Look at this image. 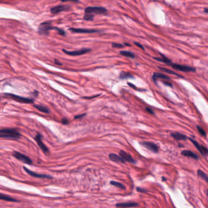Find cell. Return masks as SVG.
<instances>
[{
  "instance_id": "8992f818",
  "label": "cell",
  "mask_w": 208,
  "mask_h": 208,
  "mask_svg": "<svg viewBox=\"0 0 208 208\" xmlns=\"http://www.w3.org/2000/svg\"><path fill=\"white\" fill-rule=\"evenodd\" d=\"M12 156L17 159L23 162V163L28 164V165H31V164L32 163V161L30 158H29L26 155L22 154V153H21L20 152L15 151H14L12 153Z\"/></svg>"
},
{
  "instance_id": "d4e9b609",
  "label": "cell",
  "mask_w": 208,
  "mask_h": 208,
  "mask_svg": "<svg viewBox=\"0 0 208 208\" xmlns=\"http://www.w3.org/2000/svg\"><path fill=\"white\" fill-rule=\"evenodd\" d=\"M158 68H159L161 71H162V72H165V73H169V74H170L176 75V76H178V77H180V78H184L182 76H181V75L178 74L177 73L174 72H173V71H172V70H170V69H166V68H163V67H159Z\"/></svg>"
},
{
  "instance_id": "e0dca14e",
  "label": "cell",
  "mask_w": 208,
  "mask_h": 208,
  "mask_svg": "<svg viewBox=\"0 0 208 208\" xmlns=\"http://www.w3.org/2000/svg\"><path fill=\"white\" fill-rule=\"evenodd\" d=\"M181 155L184 156H186V157H189V158H192L194 159L198 160L199 159V156H197L195 153L192 152V151L190 150H183L181 152Z\"/></svg>"
},
{
  "instance_id": "d6986e66",
  "label": "cell",
  "mask_w": 208,
  "mask_h": 208,
  "mask_svg": "<svg viewBox=\"0 0 208 208\" xmlns=\"http://www.w3.org/2000/svg\"><path fill=\"white\" fill-rule=\"evenodd\" d=\"M160 55H161V58H157V57H155L154 58V59L158 61H159V62H163V63H165L167 65H170L172 63L171 60L169 59L168 58H167L166 56H164L163 54L160 53Z\"/></svg>"
},
{
  "instance_id": "60d3db41",
  "label": "cell",
  "mask_w": 208,
  "mask_h": 208,
  "mask_svg": "<svg viewBox=\"0 0 208 208\" xmlns=\"http://www.w3.org/2000/svg\"><path fill=\"white\" fill-rule=\"evenodd\" d=\"M54 62H55V63L56 64H57V65H62V63L59 61H58L57 59H55V60H54Z\"/></svg>"
},
{
  "instance_id": "8d00e7d4",
  "label": "cell",
  "mask_w": 208,
  "mask_h": 208,
  "mask_svg": "<svg viewBox=\"0 0 208 208\" xmlns=\"http://www.w3.org/2000/svg\"><path fill=\"white\" fill-rule=\"evenodd\" d=\"M162 83H163V84H165V85H167V86H170V87H172V86H173L172 84L170 82H169V81H162Z\"/></svg>"
},
{
  "instance_id": "836d02e7",
  "label": "cell",
  "mask_w": 208,
  "mask_h": 208,
  "mask_svg": "<svg viewBox=\"0 0 208 208\" xmlns=\"http://www.w3.org/2000/svg\"><path fill=\"white\" fill-rule=\"evenodd\" d=\"M62 123L63 124V125H68L69 123V120L66 118H62Z\"/></svg>"
},
{
  "instance_id": "44dd1931",
  "label": "cell",
  "mask_w": 208,
  "mask_h": 208,
  "mask_svg": "<svg viewBox=\"0 0 208 208\" xmlns=\"http://www.w3.org/2000/svg\"><path fill=\"white\" fill-rule=\"evenodd\" d=\"M0 200L7 201H11V202H18V200L12 198V197L7 195H4L3 193H0Z\"/></svg>"
},
{
  "instance_id": "9c48e42d",
  "label": "cell",
  "mask_w": 208,
  "mask_h": 208,
  "mask_svg": "<svg viewBox=\"0 0 208 208\" xmlns=\"http://www.w3.org/2000/svg\"><path fill=\"white\" fill-rule=\"evenodd\" d=\"M42 136L40 134L38 133L36 136L35 137V140L36 142L37 143L38 145L39 146V147L40 148V149L43 151V152L45 153V154L46 155H48L49 153H50V151H49V149L45 145V144L43 143L42 140Z\"/></svg>"
},
{
  "instance_id": "7402d4cb",
  "label": "cell",
  "mask_w": 208,
  "mask_h": 208,
  "mask_svg": "<svg viewBox=\"0 0 208 208\" xmlns=\"http://www.w3.org/2000/svg\"><path fill=\"white\" fill-rule=\"evenodd\" d=\"M119 78L121 79V80H126L128 78H134V76H133L132 74H131L130 73L122 72L119 75Z\"/></svg>"
},
{
  "instance_id": "d590c367",
  "label": "cell",
  "mask_w": 208,
  "mask_h": 208,
  "mask_svg": "<svg viewBox=\"0 0 208 208\" xmlns=\"http://www.w3.org/2000/svg\"><path fill=\"white\" fill-rule=\"evenodd\" d=\"M145 109H146V111H147L148 113H150V114H152V115H155V112H153V111H152V109H150V108H149V107H146Z\"/></svg>"
},
{
  "instance_id": "b9f144b4",
  "label": "cell",
  "mask_w": 208,
  "mask_h": 208,
  "mask_svg": "<svg viewBox=\"0 0 208 208\" xmlns=\"http://www.w3.org/2000/svg\"><path fill=\"white\" fill-rule=\"evenodd\" d=\"M204 12L205 13H206V14L208 12V9H207V8H205V9H204Z\"/></svg>"
},
{
  "instance_id": "4dcf8cb0",
  "label": "cell",
  "mask_w": 208,
  "mask_h": 208,
  "mask_svg": "<svg viewBox=\"0 0 208 208\" xmlns=\"http://www.w3.org/2000/svg\"><path fill=\"white\" fill-rule=\"evenodd\" d=\"M56 29H57V31L58 32V33L61 35V36H65V32L63 30V29H59V28H55Z\"/></svg>"
},
{
  "instance_id": "ac0fdd59",
  "label": "cell",
  "mask_w": 208,
  "mask_h": 208,
  "mask_svg": "<svg viewBox=\"0 0 208 208\" xmlns=\"http://www.w3.org/2000/svg\"><path fill=\"white\" fill-rule=\"evenodd\" d=\"M139 204L137 203L134 202H128V203H117L116 204V207H137Z\"/></svg>"
},
{
  "instance_id": "30bf717a",
  "label": "cell",
  "mask_w": 208,
  "mask_h": 208,
  "mask_svg": "<svg viewBox=\"0 0 208 208\" xmlns=\"http://www.w3.org/2000/svg\"><path fill=\"white\" fill-rule=\"evenodd\" d=\"M140 144L143 147H144L145 148H146L147 149H148L153 152H154V153H158L159 151L158 146L156 144L153 143V142H140Z\"/></svg>"
},
{
  "instance_id": "ab89813d",
  "label": "cell",
  "mask_w": 208,
  "mask_h": 208,
  "mask_svg": "<svg viewBox=\"0 0 208 208\" xmlns=\"http://www.w3.org/2000/svg\"><path fill=\"white\" fill-rule=\"evenodd\" d=\"M128 84L129 85V86H131V87H133V88H134V89H137L136 88V87L134 85H133V84H131V83H129V82H128Z\"/></svg>"
},
{
  "instance_id": "7c38bea8",
  "label": "cell",
  "mask_w": 208,
  "mask_h": 208,
  "mask_svg": "<svg viewBox=\"0 0 208 208\" xmlns=\"http://www.w3.org/2000/svg\"><path fill=\"white\" fill-rule=\"evenodd\" d=\"M24 170H25V172H26L27 173H28L30 176L34 177V178H51L52 177L50 175L48 174H39L37 173H36L34 172H32L31 170H30L29 169H28L26 167H23Z\"/></svg>"
},
{
  "instance_id": "ee69618b",
  "label": "cell",
  "mask_w": 208,
  "mask_h": 208,
  "mask_svg": "<svg viewBox=\"0 0 208 208\" xmlns=\"http://www.w3.org/2000/svg\"><path fill=\"white\" fill-rule=\"evenodd\" d=\"M181 145V144H179V145H178V146H179V147H184V146H183V145Z\"/></svg>"
},
{
  "instance_id": "5b68a950",
  "label": "cell",
  "mask_w": 208,
  "mask_h": 208,
  "mask_svg": "<svg viewBox=\"0 0 208 208\" xmlns=\"http://www.w3.org/2000/svg\"><path fill=\"white\" fill-rule=\"evenodd\" d=\"M170 65L173 69L182 72H195L196 71L195 68L190 66H188V65H184L173 63H172Z\"/></svg>"
},
{
  "instance_id": "5bb4252c",
  "label": "cell",
  "mask_w": 208,
  "mask_h": 208,
  "mask_svg": "<svg viewBox=\"0 0 208 208\" xmlns=\"http://www.w3.org/2000/svg\"><path fill=\"white\" fill-rule=\"evenodd\" d=\"M152 78L153 81H154L155 83H156V81L158 79H162V80H167V81H170V78L168 76H167L166 74H164L161 73H154L153 74Z\"/></svg>"
},
{
  "instance_id": "484cf974",
  "label": "cell",
  "mask_w": 208,
  "mask_h": 208,
  "mask_svg": "<svg viewBox=\"0 0 208 208\" xmlns=\"http://www.w3.org/2000/svg\"><path fill=\"white\" fill-rule=\"evenodd\" d=\"M110 184L114 186H115V187H117L119 189H125L126 188H125V186L122 184V183H120V182H117V181H111L110 182Z\"/></svg>"
},
{
  "instance_id": "52a82bcc",
  "label": "cell",
  "mask_w": 208,
  "mask_h": 208,
  "mask_svg": "<svg viewBox=\"0 0 208 208\" xmlns=\"http://www.w3.org/2000/svg\"><path fill=\"white\" fill-rule=\"evenodd\" d=\"M92 51V50L90 48H83L81 50H76V51H67L65 50H62V51L63 53H65L66 54H68V55L70 56H81V55H83V54L89 53Z\"/></svg>"
},
{
  "instance_id": "603a6c76",
  "label": "cell",
  "mask_w": 208,
  "mask_h": 208,
  "mask_svg": "<svg viewBox=\"0 0 208 208\" xmlns=\"http://www.w3.org/2000/svg\"><path fill=\"white\" fill-rule=\"evenodd\" d=\"M34 106L40 112H44L46 114H49L50 112V110L46 106H42V105H38V104H34Z\"/></svg>"
},
{
  "instance_id": "3957f363",
  "label": "cell",
  "mask_w": 208,
  "mask_h": 208,
  "mask_svg": "<svg viewBox=\"0 0 208 208\" xmlns=\"http://www.w3.org/2000/svg\"><path fill=\"white\" fill-rule=\"evenodd\" d=\"M4 95L6 97H9L12 98V100L20 102V103H28V104H30V103H34V100L32 99V98H26V97H23V96H20L13 93H4Z\"/></svg>"
},
{
  "instance_id": "74e56055",
  "label": "cell",
  "mask_w": 208,
  "mask_h": 208,
  "mask_svg": "<svg viewBox=\"0 0 208 208\" xmlns=\"http://www.w3.org/2000/svg\"><path fill=\"white\" fill-rule=\"evenodd\" d=\"M62 2H67V1H72V2H75L78 3L79 2V0H60Z\"/></svg>"
},
{
  "instance_id": "83f0119b",
  "label": "cell",
  "mask_w": 208,
  "mask_h": 208,
  "mask_svg": "<svg viewBox=\"0 0 208 208\" xmlns=\"http://www.w3.org/2000/svg\"><path fill=\"white\" fill-rule=\"evenodd\" d=\"M94 15L89 14H84V19L86 21H92L94 18Z\"/></svg>"
},
{
  "instance_id": "cb8c5ba5",
  "label": "cell",
  "mask_w": 208,
  "mask_h": 208,
  "mask_svg": "<svg viewBox=\"0 0 208 208\" xmlns=\"http://www.w3.org/2000/svg\"><path fill=\"white\" fill-rule=\"evenodd\" d=\"M120 54H121L122 56L127 57V58H132L134 59L135 58V54L131 52V51H120Z\"/></svg>"
},
{
  "instance_id": "f35d334b",
  "label": "cell",
  "mask_w": 208,
  "mask_h": 208,
  "mask_svg": "<svg viewBox=\"0 0 208 208\" xmlns=\"http://www.w3.org/2000/svg\"><path fill=\"white\" fill-rule=\"evenodd\" d=\"M99 95H94L93 96H90V97L84 96V97H82V98H84V99H88V100H89V99H92V98H93L97 97V96H99Z\"/></svg>"
},
{
  "instance_id": "4316f807",
  "label": "cell",
  "mask_w": 208,
  "mask_h": 208,
  "mask_svg": "<svg viewBox=\"0 0 208 208\" xmlns=\"http://www.w3.org/2000/svg\"><path fill=\"white\" fill-rule=\"evenodd\" d=\"M197 174H198V176L200 177V178H201L202 179H203L204 180H205L206 182L208 181V177L207 175L202 170H199L197 171Z\"/></svg>"
},
{
  "instance_id": "277c9868",
  "label": "cell",
  "mask_w": 208,
  "mask_h": 208,
  "mask_svg": "<svg viewBox=\"0 0 208 208\" xmlns=\"http://www.w3.org/2000/svg\"><path fill=\"white\" fill-rule=\"evenodd\" d=\"M54 29L52 27L51 21H46V22L41 23L38 28L39 33L41 35H48L50 30Z\"/></svg>"
},
{
  "instance_id": "ba28073f",
  "label": "cell",
  "mask_w": 208,
  "mask_h": 208,
  "mask_svg": "<svg viewBox=\"0 0 208 208\" xmlns=\"http://www.w3.org/2000/svg\"><path fill=\"white\" fill-rule=\"evenodd\" d=\"M70 30L75 33H82V34H92V33H98V32H102L100 30L93 29H85V28H70Z\"/></svg>"
},
{
  "instance_id": "1f68e13d",
  "label": "cell",
  "mask_w": 208,
  "mask_h": 208,
  "mask_svg": "<svg viewBox=\"0 0 208 208\" xmlns=\"http://www.w3.org/2000/svg\"><path fill=\"white\" fill-rule=\"evenodd\" d=\"M134 44H135L137 47H138L139 48H140L141 49H142L143 50H145L144 47H143V45H142L141 44V43H139V42H134Z\"/></svg>"
},
{
  "instance_id": "e575fe53",
  "label": "cell",
  "mask_w": 208,
  "mask_h": 208,
  "mask_svg": "<svg viewBox=\"0 0 208 208\" xmlns=\"http://www.w3.org/2000/svg\"><path fill=\"white\" fill-rule=\"evenodd\" d=\"M86 115V114H81V115H76L74 117V119H80L84 117H85Z\"/></svg>"
},
{
  "instance_id": "d6a6232c",
  "label": "cell",
  "mask_w": 208,
  "mask_h": 208,
  "mask_svg": "<svg viewBox=\"0 0 208 208\" xmlns=\"http://www.w3.org/2000/svg\"><path fill=\"white\" fill-rule=\"evenodd\" d=\"M137 191L139 192H141V193H146V192H148L146 189H143V188H137Z\"/></svg>"
},
{
  "instance_id": "ffe728a7",
  "label": "cell",
  "mask_w": 208,
  "mask_h": 208,
  "mask_svg": "<svg viewBox=\"0 0 208 208\" xmlns=\"http://www.w3.org/2000/svg\"><path fill=\"white\" fill-rule=\"evenodd\" d=\"M171 136L176 140H186L188 137L184 134L179 133H171Z\"/></svg>"
},
{
  "instance_id": "9a60e30c",
  "label": "cell",
  "mask_w": 208,
  "mask_h": 208,
  "mask_svg": "<svg viewBox=\"0 0 208 208\" xmlns=\"http://www.w3.org/2000/svg\"><path fill=\"white\" fill-rule=\"evenodd\" d=\"M119 155L121 156L125 161H127L128 162L132 163H136L135 160L132 158L130 155L128 154V153L123 150H120L119 152Z\"/></svg>"
},
{
  "instance_id": "f1b7e54d",
  "label": "cell",
  "mask_w": 208,
  "mask_h": 208,
  "mask_svg": "<svg viewBox=\"0 0 208 208\" xmlns=\"http://www.w3.org/2000/svg\"><path fill=\"white\" fill-rule=\"evenodd\" d=\"M196 128H197V129H198V131L199 132V133L201 136H203L204 137H206V133L205 132V131L202 128H201L199 126H196Z\"/></svg>"
},
{
  "instance_id": "2e32d148",
  "label": "cell",
  "mask_w": 208,
  "mask_h": 208,
  "mask_svg": "<svg viewBox=\"0 0 208 208\" xmlns=\"http://www.w3.org/2000/svg\"><path fill=\"white\" fill-rule=\"evenodd\" d=\"M109 158L111 161L115 162H121V163H125V161L120 156H118L117 155L114 154V153H111L109 155Z\"/></svg>"
},
{
  "instance_id": "4fadbf2b",
  "label": "cell",
  "mask_w": 208,
  "mask_h": 208,
  "mask_svg": "<svg viewBox=\"0 0 208 208\" xmlns=\"http://www.w3.org/2000/svg\"><path fill=\"white\" fill-rule=\"evenodd\" d=\"M189 139L192 142V143L195 145V147L199 150V151L201 153V154L203 156H206L207 154V149L206 147H204L203 145H200L198 142H197L196 140H193V139L191 138H189Z\"/></svg>"
},
{
  "instance_id": "8fae6325",
  "label": "cell",
  "mask_w": 208,
  "mask_h": 208,
  "mask_svg": "<svg viewBox=\"0 0 208 208\" xmlns=\"http://www.w3.org/2000/svg\"><path fill=\"white\" fill-rule=\"evenodd\" d=\"M70 9V7L67 5H59L57 6L54 7L51 9V13L52 14H57L58 13L67 11V10Z\"/></svg>"
},
{
  "instance_id": "6da1fadb",
  "label": "cell",
  "mask_w": 208,
  "mask_h": 208,
  "mask_svg": "<svg viewBox=\"0 0 208 208\" xmlns=\"http://www.w3.org/2000/svg\"><path fill=\"white\" fill-rule=\"evenodd\" d=\"M20 137L21 134L15 129L5 128L0 130V138L17 140Z\"/></svg>"
},
{
  "instance_id": "7a4b0ae2",
  "label": "cell",
  "mask_w": 208,
  "mask_h": 208,
  "mask_svg": "<svg viewBox=\"0 0 208 208\" xmlns=\"http://www.w3.org/2000/svg\"><path fill=\"white\" fill-rule=\"evenodd\" d=\"M85 14H89L92 15H106L107 10L103 7H87L85 9ZM95 16V15H94Z\"/></svg>"
},
{
  "instance_id": "f546056e",
  "label": "cell",
  "mask_w": 208,
  "mask_h": 208,
  "mask_svg": "<svg viewBox=\"0 0 208 208\" xmlns=\"http://www.w3.org/2000/svg\"><path fill=\"white\" fill-rule=\"evenodd\" d=\"M112 46L113 48H122L124 47L123 45L120 44V43H113Z\"/></svg>"
},
{
  "instance_id": "7bdbcfd3",
  "label": "cell",
  "mask_w": 208,
  "mask_h": 208,
  "mask_svg": "<svg viewBox=\"0 0 208 208\" xmlns=\"http://www.w3.org/2000/svg\"><path fill=\"white\" fill-rule=\"evenodd\" d=\"M124 45H126V46H128V47H131V45L128 44V43H124Z\"/></svg>"
}]
</instances>
